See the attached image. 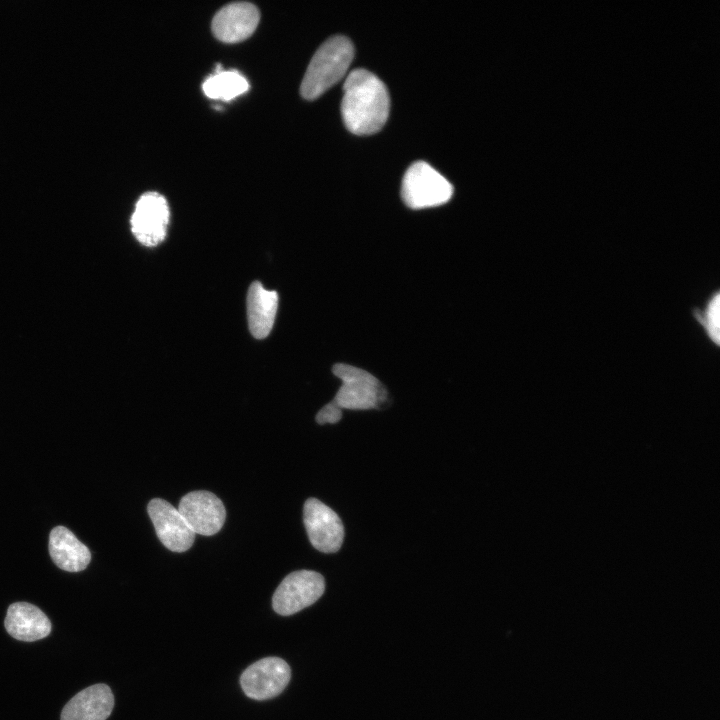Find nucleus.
Instances as JSON below:
<instances>
[{
    "label": "nucleus",
    "mask_w": 720,
    "mask_h": 720,
    "mask_svg": "<svg viewBox=\"0 0 720 720\" xmlns=\"http://www.w3.org/2000/svg\"><path fill=\"white\" fill-rule=\"evenodd\" d=\"M147 511L157 537L166 548L173 552H184L192 546L196 534L173 505L155 498L149 502Z\"/></svg>",
    "instance_id": "obj_10"
},
{
    "label": "nucleus",
    "mask_w": 720,
    "mask_h": 720,
    "mask_svg": "<svg viewBox=\"0 0 720 720\" xmlns=\"http://www.w3.org/2000/svg\"><path fill=\"white\" fill-rule=\"evenodd\" d=\"M4 626L10 636L25 642L43 639L51 632V622L46 614L28 602L12 603L7 609Z\"/></svg>",
    "instance_id": "obj_13"
},
{
    "label": "nucleus",
    "mask_w": 720,
    "mask_h": 720,
    "mask_svg": "<svg viewBox=\"0 0 720 720\" xmlns=\"http://www.w3.org/2000/svg\"><path fill=\"white\" fill-rule=\"evenodd\" d=\"M260 13L249 2H235L222 7L212 20L214 36L224 43H237L249 38L258 26Z\"/></svg>",
    "instance_id": "obj_11"
},
{
    "label": "nucleus",
    "mask_w": 720,
    "mask_h": 720,
    "mask_svg": "<svg viewBox=\"0 0 720 720\" xmlns=\"http://www.w3.org/2000/svg\"><path fill=\"white\" fill-rule=\"evenodd\" d=\"M114 707V696L103 683L89 686L73 696L61 712V720H106Z\"/></svg>",
    "instance_id": "obj_12"
},
{
    "label": "nucleus",
    "mask_w": 720,
    "mask_h": 720,
    "mask_svg": "<svg viewBox=\"0 0 720 720\" xmlns=\"http://www.w3.org/2000/svg\"><path fill=\"white\" fill-rule=\"evenodd\" d=\"M452 194L450 182L424 161L413 163L404 174L401 196L411 209L445 204Z\"/></svg>",
    "instance_id": "obj_4"
},
{
    "label": "nucleus",
    "mask_w": 720,
    "mask_h": 720,
    "mask_svg": "<svg viewBox=\"0 0 720 720\" xmlns=\"http://www.w3.org/2000/svg\"><path fill=\"white\" fill-rule=\"evenodd\" d=\"M332 371L342 381L333 400L340 409L368 410L386 400V389L368 371L345 363L334 365Z\"/></svg>",
    "instance_id": "obj_3"
},
{
    "label": "nucleus",
    "mask_w": 720,
    "mask_h": 720,
    "mask_svg": "<svg viewBox=\"0 0 720 720\" xmlns=\"http://www.w3.org/2000/svg\"><path fill=\"white\" fill-rule=\"evenodd\" d=\"M390 98L385 84L372 72L354 69L343 86L341 114L346 128L356 135L378 132L386 123Z\"/></svg>",
    "instance_id": "obj_1"
},
{
    "label": "nucleus",
    "mask_w": 720,
    "mask_h": 720,
    "mask_svg": "<svg viewBox=\"0 0 720 720\" xmlns=\"http://www.w3.org/2000/svg\"><path fill=\"white\" fill-rule=\"evenodd\" d=\"M291 669L279 657H265L248 666L240 677L246 696L267 700L279 695L288 685Z\"/></svg>",
    "instance_id": "obj_6"
},
{
    "label": "nucleus",
    "mask_w": 720,
    "mask_h": 720,
    "mask_svg": "<svg viewBox=\"0 0 720 720\" xmlns=\"http://www.w3.org/2000/svg\"><path fill=\"white\" fill-rule=\"evenodd\" d=\"M354 57L351 40L337 35L327 39L313 55L300 86L306 100L320 97L346 74Z\"/></svg>",
    "instance_id": "obj_2"
},
{
    "label": "nucleus",
    "mask_w": 720,
    "mask_h": 720,
    "mask_svg": "<svg viewBox=\"0 0 720 720\" xmlns=\"http://www.w3.org/2000/svg\"><path fill=\"white\" fill-rule=\"evenodd\" d=\"M342 417L341 409L332 401L326 404L316 415L319 424L336 423Z\"/></svg>",
    "instance_id": "obj_18"
},
{
    "label": "nucleus",
    "mask_w": 720,
    "mask_h": 720,
    "mask_svg": "<svg viewBox=\"0 0 720 720\" xmlns=\"http://www.w3.org/2000/svg\"><path fill=\"white\" fill-rule=\"evenodd\" d=\"M278 308V294L254 281L247 293V317L251 334L263 339L270 333Z\"/></svg>",
    "instance_id": "obj_15"
},
{
    "label": "nucleus",
    "mask_w": 720,
    "mask_h": 720,
    "mask_svg": "<svg viewBox=\"0 0 720 720\" xmlns=\"http://www.w3.org/2000/svg\"><path fill=\"white\" fill-rule=\"evenodd\" d=\"M49 553L53 562L68 572L84 570L91 560L89 549L64 526H56L51 530Z\"/></svg>",
    "instance_id": "obj_14"
},
{
    "label": "nucleus",
    "mask_w": 720,
    "mask_h": 720,
    "mask_svg": "<svg viewBox=\"0 0 720 720\" xmlns=\"http://www.w3.org/2000/svg\"><path fill=\"white\" fill-rule=\"evenodd\" d=\"M693 316L703 327L708 338L719 346L720 343V293L713 292L703 309L694 308Z\"/></svg>",
    "instance_id": "obj_17"
},
{
    "label": "nucleus",
    "mask_w": 720,
    "mask_h": 720,
    "mask_svg": "<svg viewBox=\"0 0 720 720\" xmlns=\"http://www.w3.org/2000/svg\"><path fill=\"white\" fill-rule=\"evenodd\" d=\"M324 590L325 580L320 573L312 570L294 571L275 590L273 609L282 616L295 614L315 603Z\"/></svg>",
    "instance_id": "obj_5"
},
{
    "label": "nucleus",
    "mask_w": 720,
    "mask_h": 720,
    "mask_svg": "<svg viewBox=\"0 0 720 720\" xmlns=\"http://www.w3.org/2000/svg\"><path fill=\"white\" fill-rule=\"evenodd\" d=\"M303 511L312 546L323 553L337 552L344 540V527L336 512L316 498L307 499Z\"/></svg>",
    "instance_id": "obj_8"
},
{
    "label": "nucleus",
    "mask_w": 720,
    "mask_h": 720,
    "mask_svg": "<svg viewBox=\"0 0 720 720\" xmlns=\"http://www.w3.org/2000/svg\"><path fill=\"white\" fill-rule=\"evenodd\" d=\"M130 222L132 233L141 244L158 245L164 240L169 223L166 199L157 192L144 193L136 202Z\"/></svg>",
    "instance_id": "obj_7"
},
{
    "label": "nucleus",
    "mask_w": 720,
    "mask_h": 720,
    "mask_svg": "<svg viewBox=\"0 0 720 720\" xmlns=\"http://www.w3.org/2000/svg\"><path fill=\"white\" fill-rule=\"evenodd\" d=\"M179 513L195 534L211 536L222 528L226 511L222 501L209 491H193L182 497Z\"/></svg>",
    "instance_id": "obj_9"
},
{
    "label": "nucleus",
    "mask_w": 720,
    "mask_h": 720,
    "mask_svg": "<svg viewBox=\"0 0 720 720\" xmlns=\"http://www.w3.org/2000/svg\"><path fill=\"white\" fill-rule=\"evenodd\" d=\"M205 95L211 99L232 100L249 90L247 79L236 70H220L209 76L202 84Z\"/></svg>",
    "instance_id": "obj_16"
}]
</instances>
